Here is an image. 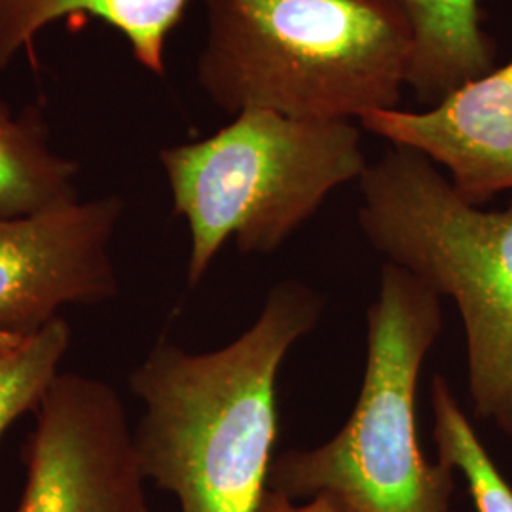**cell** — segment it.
<instances>
[{
	"instance_id": "cell-1",
	"label": "cell",
	"mask_w": 512,
	"mask_h": 512,
	"mask_svg": "<svg viewBox=\"0 0 512 512\" xmlns=\"http://www.w3.org/2000/svg\"><path fill=\"white\" fill-rule=\"evenodd\" d=\"M319 313L310 289L283 283L230 346L188 353L160 338L133 370L129 389L145 403L137 458L181 512H256L279 437L277 372Z\"/></svg>"
},
{
	"instance_id": "cell-2",
	"label": "cell",
	"mask_w": 512,
	"mask_h": 512,
	"mask_svg": "<svg viewBox=\"0 0 512 512\" xmlns=\"http://www.w3.org/2000/svg\"><path fill=\"white\" fill-rule=\"evenodd\" d=\"M196 78L230 114L351 120L399 109L414 35L395 0H203Z\"/></svg>"
},
{
	"instance_id": "cell-3",
	"label": "cell",
	"mask_w": 512,
	"mask_h": 512,
	"mask_svg": "<svg viewBox=\"0 0 512 512\" xmlns=\"http://www.w3.org/2000/svg\"><path fill=\"white\" fill-rule=\"evenodd\" d=\"M368 241L435 293L458 304L478 420L512 437V203L465 202L420 152L393 147L359 179Z\"/></svg>"
},
{
	"instance_id": "cell-4",
	"label": "cell",
	"mask_w": 512,
	"mask_h": 512,
	"mask_svg": "<svg viewBox=\"0 0 512 512\" xmlns=\"http://www.w3.org/2000/svg\"><path fill=\"white\" fill-rule=\"evenodd\" d=\"M365 378L342 431L313 450L272 463L268 488L291 497L340 495L355 512H450L456 469L420 448L416 389L442 330L439 294L387 262L368 308Z\"/></svg>"
},
{
	"instance_id": "cell-5",
	"label": "cell",
	"mask_w": 512,
	"mask_h": 512,
	"mask_svg": "<svg viewBox=\"0 0 512 512\" xmlns=\"http://www.w3.org/2000/svg\"><path fill=\"white\" fill-rule=\"evenodd\" d=\"M175 215L190 228L194 287L220 247L274 253L311 219L330 192L366 169L351 120H304L249 109L211 137L160 152Z\"/></svg>"
},
{
	"instance_id": "cell-6",
	"label": "cell",
	"mask_w": 512,
	"mask_h": 512,
	"mask_svg": "<svg viewBox=\"0 0 512 512\" xmlns=\"http://www.w3.org/2000/svg\"><path fill=\"white\" fill-rule=\"evenodd\" d=\"M16 512H152L126 406L112 385L61 372L23 446Z\"/></svg>"
},
{
	"instance_id": "cell-7",
	"label": "cell",
	"mask_w": 512,
	"mask_h": 512,
	"mask_svg": "<svg viewBox=\"0 0 512 512\" xmlns=\"http://www.w3.org/2000/svg\"><path fill=\"white\" fill-rule=\"evenodd\" d=\"M118 196L0 215V330L37 332L67 306L118 294L110 243L122 219Z\"/></svg>"
},
{
	"instance_id": "cell-8",
	"label": "cell",
	"mask_w": 512,
	"mask_h": 512,
	"mask_svg": "<svg viewBox=\"0 0 512 512\" xmlns=\"http://www.w3.org/2000/svg\"><path fill=\"white\" fill-rule=\"evenodd\" d=\"M361 126L442 165L465 202L512 190V59L427 110H370Z\"/></svg>"
},
{
	"instance_id": "cell-9",
	"label": "cell",
	"mask_w": 512,
	"mask_h": 512,
	"mask_svg": "<svg viewBox=\"0 0 512 512\" xmlns=\"http://www.w3.org/2000/svg\"><path fill=\"white\" fill-rule=\"evenodd\" d=\"M395 2L414 35L406 86L427 109L494 69L497 44L482 27L478 0Z\"/></svg>"
},
{
	"instance_id": "cell-10",
	"label": "cell",
	"mask_w": 512,
	"mask_h": 512,
	"mask_svg": "<svg viewBox=\"0 0 512 512\" xmlns=\"http://www.w3.org/2000/svg\"><path fill=\"white\" fill-rule=\"evenodd\" d=\"M190 0H0V69L57 19L86 14L122 33L139 65L165 74V46Z\"/></svg>"
},
{
	"instance_id": "cell-11",
	"label": "cell",
	"mask_w": 512,
	"mask_h": 512,
	"mask_svg": "<svg viewBox=\"0 0 512 512\" xmlns=\"http://www.w3.org/2000/svg\"><path fill=\"white\" fill-rule=\"evenodd\" d=\"M78 165L55 152L35 110L0 103V215L23 217L78 200Z\"/></svg>"
},
{
	"instance_id": "cell-12",
	"label": "cell",
	"mask_w": 512,
	"mask_h": 512,
	"mask_svg": "<svg viewBox=\"0 0 512 512\" xmlns=\"http://www.w3.org/2000/svg\"><path fill=\"white\" fill-rule=\"evenodd\" d=\"M71 346L63 317L37 332L0 330V439L46 397Z\"/></svg>"
},
{
	"instance_id": "cell-13",
	"label": "cell",
	"mask_w": 512,
	"mask_h": 512,
	"mask_svg": "<svg viewBox=\"0 0 512 512\" xmlns=\"http://www.w3.org/2000/svg\"><path fill=\"white\" fill-rule=\"evenodd\" d=\"M431 401L439 459L450 463L465 478L476 512H512L511 484L486 452L442 376L433 378Z\"/></svg>"
},
{
	"instance_id": "cell-14",
	"label": "cell",
	"mask_w": 512,
	"mask_h": 512,
	"mask_svg": "<svg viewBox=\"0 0 512 512\" xmlns=\"http://www.w3.org/2000/svg\"><path fill=\"white\" fill-rule=\"evenodd\" d=\"M256 512H355L340 495L332 492H319L313 495L311 501L304 505H296L294 499L281 492L268 488Z\"/></svg>"
}]
</instances>
